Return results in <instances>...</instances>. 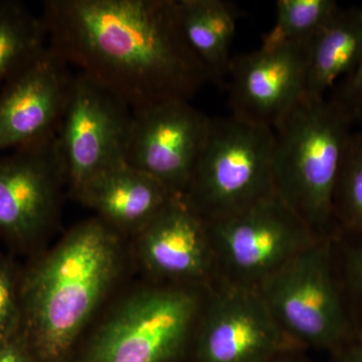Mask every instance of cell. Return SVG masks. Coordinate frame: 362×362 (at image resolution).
I'll list each match as a JSON object with an SVG mask.
<instances>
[{
    "instance_id": "cell-21",
    "label": "cell",
    "mask_w": 362,
    "mask_h": 362,
    "mask_svg": "<svg viewBox=\"0 0 362 362\" xmlns=\"http://www.w3.org/2000/svg\"><path fill=\"white\" fill-rule=\"evenodd\" d=\"M333 214L338 230L362 233V126L352 131L345 149L333 195Z\"/></svg>"
},
{
    "instance_id": "cell-11",
    "label": "cell",
    "mask_w": 362,
    "mask_h": 362,
    "mask_svg": "<svg viewBox=\"0 0 362 362\" xmlns=\"http://www.w3.org/2000/svg\"><path fill=\"white\" fill-rule=\"evenodd\" d=\"M309 42L261 45L233 57L228 76L230 116L275 129L304 98Z\"/></svg>"
},
{
    "instance_id": "cell-6",
    "label": "cell",
    "mask_w": 362,
    "mask_h": 362,
    "mask_svg": "<svg viewBox=\"0 0 362 362\" xmlns=\"http://www.w3.org/2000/svg\"><path fill=\"white\" fill-rule=\"evenodd\" d=\"M257 289L279 326L307 351L330 354L354 334L335 275L331 238L312 243Z\"/></svg>"
},
{
    "instance_id": "cell-25",
    "label": "cell",
    "mask_w": 362,
    "mask_h": 362,
    "mask_svg": "<svg viewBox=\"0 0 362 362\" xmlns=\"http://www.w3.org/2000/svg\"><path fill=\"white\" fill-rule=\"evenodd\" d=\"M0 362H28V356L21 344L11 338L0 343Z\"/></svg>"
},
{
    "instance_id": "cell-3",
    "label": "cell",
    "mask_w": 362,
    "mask_h": 362,
    "mask_svg": "<svg viewBox=\"0 0 362 362\" xmlns=\"http://www.w3.org/2000/svg\"><path fill=\"white\" fill-rule=\"evenodd\" d=\"M354 124L329 97L303 98L273 130L275 192L319 239L338 230L333 195Z\"/></svg>"
},
{
    "instance_id": "cell-20",
    "label": "cell",
    "mask_w": 362,
    "mask_h": 362,
    "mask_svg": "<svg viewBox=\"0 0 362 362\" xmlns=\"http://www.w3.org/2000/svg\"><path fill=\"white\" fill-rule=\"evenodd\" d=\"M331 250L352 332L362 335V233L338 230L331 238Z\"/></svg>"
},
{
    "instance_id": "cell-9",
    "label": "cell",
    "mask_w": 362,
    "mask_h": 362,
    "mask_svg": "<svg viewBox=\"0 0 362 362\" xmlns=\"http://www.w3.org/2000/svg\"><path fill=\"white\" fill-rule=\"evenodd\" d=\"M192 343L197 362H264L303 349L279 326L257 288L223 280L207 290Z\"/></svg>"
},
{
    "instance_id": "cell-16",
    "label": "cell",
    "mask_w": 362,
    "mask_h": 362,
    "mask_svg": "<svg viewBox=\"0 0 362 362\" xmlns=\"http://www.w3.org/2000/svg\"><path fill=\"white\" fill-rule=\"evenodd\" d=\"M361 56L362 7L339 8L309 42L304 98H325L352 73Z\"/></svg>"
},
{
    "instance_id": "cell-2",
    "label": "cell",
    "mask_w": 362,
    "mask_h": 362,
    "mask_svg": "<svg viewBox=\"0 0 362 362\" xmlns=\"http://www.w3.org/2000/svg\"><path fill=\"white\" fill-rule=\"evenodd\" d=\"M120 246L119 232L90 218L74 226L30 272L23 305L40 358L56 362L66 356L115 282Z\"/></svg>"
},
{
    "instance_id": "cell-24",
    "label": "cell",
    "mask_w": 362,
    "mask_h": 362,
    "mask_svg": "<svg viewBox=\"0 0 362 362\" xmlns=\"http://www.w3.org/2000/svg\"><path fill=\"white\" fill-rule=\"evenodd\" d=\"M329 356V362H362V335L354 333Z\"/></svg>"
},
{
    "instance_id": "cell-19",
    "label": "cell",
    "mask_w": 362,
    "mask_h": 362,
    "mask_svg": "<svg viewBox=\"0 0 362 362\" xmlns=\"http://www.w3.org/2000/svg\"><path fill=\"white\" fill-rule=\"evenodd\" d=\"M334 0H279L275 25L263 37V47L310 42L339 11Z\"/></svg>"
},
{
    "instance_id": "cell-12",
    "label": "cell",
    "mask_w": 362,
    "mask_h": 362,
    "mask_svg": "<svg viewBox=\"0 0 362 362\" xmlns=\"http://www.w3.org/2000/svg\"><path fill=\"white\" fill-rule=\"evenodd\" d=\"M47 45L0 90V152L42 144L56 137L73 76Z\"/></svg>"
},
{
    "instance_id": "cell-14",
    "label": "cell",
    "mask_w": 362,
    "mask_h": 362,
    "mask_svg": "<svg viewBox=\"0 0 362 362\" xmlns=\"http://www.w3.org/2000/svg\"><path fill=\"white\" fill-rule=\"evenodd\" d=\"M137 235L142 264L161 284L209 287L218 280L206 221L182 195Z\"/></svg>"
},
{
    "instance_id": "cell-13",
    "label": "cell",
    "mask_w": 362,
    "mask_h": 362,
    "mask_svg": "<svg viewBox=\"0 0 362 362\" xmlns=\"http://www.w3.org/2000/svg\"><path fill=\"white\" fill-rule=\"evenodd\" d=\"M64 183L56 137L0 158V230L23 242L44 235L58 218Z\"/></svg>"
},
{
    "instance_id": "cell-18",
    "label": "cell",
    "mask_w": 362,
    "mask_h": 362,
    "mask_svg": "<svg viewBox=\"0 0 362 362\" xmlns=\"http://www.w3.org/2000/svg\"><path fill=\"white\" fill-rule=\"evenodd\" d=\"M47 47L42 16L16 0H0V85Z\"/></svg>"
},
{
    "instance_id": "cell-1",
    "label": "cell",
    "mask_w": 362,
    "mask_h": 362,
    "mask_svg": "<svg viewBox=\"0 0 362 362\" xmlns=\"http://www.w3.org/2000/svg\"><path fill=\"white\" fill-rule=\"evenodd\" d=\"M47 45L133 111L190 101L209 82L177 0H47Z\"/></svg>"
},
{
    "instance_id": "cell-4",
    "label": "cell",
    "mask_w": 362,
    "mask_h": 362,
    "mask_svg": "<svg viewBox=\"0 0 362 362\" xmlns=\"http://www.w3.org/2000/svg\"><path fill=\"white\" fill-rule=\"evenodd\" d=\"M274 131L232 116L211 118L204 150L182 195L204 221L220 220L275 192Z\"/></svg>"
},
{
    "instance_id": "cell-5",
    "label": "cell",
    "mask_w": 362,
    "mask_h": 362,
    "mask_svg": "<svg viewBox=\"0 0 362 362\" xmlns=\"http://www.w3.org/2000/svg\"><path fill=\"white\" fill-rule=\"evenodd\" d=\"M209 287L161 284L126 300L101 326L85 362H171L192 342Z\"/></svg>"
},
{
    "instance_id": "cell-17",
    "label": "cell",
    "mask_w": 362,
    "mask_h": 362,
    "mask_svg": "<svg viewBox=\"0 0 362 362\" xmlns=\"http://www.w3.org/2000/svg\"><path fill=\"white\" fill-rule=\"evenodd\" d=\"M183 33L190 49L206 69L209 81H228L230 47L237 30L235 6L225 0H177Z\"/></svg>"
},
{
    "instance_id": "cell-23",
    "label": "cell",
    "mask_w": 362,
    "mask_h": 362,
    "mask_svg": "<svg viewBox=\"0 0 362 362\" xmlns=\"http://www.w3.org/2000/svg\"><path fill=\"white\" fill-rule=\"evenodd\" d=\"M20 309L11 274L0 264V343L11 339L20 322Z\"/></svg>"
},
{
    "instance_id": "cell-7",
    "label": "cell",
    "mask_w": 362,
    "mask_h": 362,
    "mask_svg": "<svg viewBox=\"0 0 362 362\" xmlns=\"http://www.w3.org/2000/svg\"><path fill=\"white\" fill-rule=\"evenodd\" d=\"M206 226L218 280L244 287L258 288L319 240L276 192L238 213L206 221Z\"/></svg>"
},
{
    "instance_id": "cell-22",
    "label": "cell",
    "mask_w": 362,
    "mask_h": 362,
    "mask_svg": "<svg viewBox=\"0 0 362 362\" xmlns=\"http://www.w3.org/2000/svg\"><path fill=\"white\" fill-rule=\"evenodd\" d=\"M329 98L342 107L354 123L362 126V56L352 73L333 88Z\"/></svg>"
},
{
    "instance_id": "cell-15",
    "label": "cell",
    "mask_w": 362,
    "mask_h": 362,
    "mask_svg": "<svg viewBox=\"0 0 362 362\" xmlns=\"http://www.w3.org/2000/svg\"><path fill=\"white\" fill-rule=\"evenodd\" d=\"M73 195L117 232L139 233L180 194L124 162L90 178Z\"/></svg>"
},
{
    "instance_id": "cell-10",
    "label": "cell",
    "mask_w": 362,
    "mask_h": 362,
    "mask_svg": "<svg viewBox=\"0 0 362 362\" xmlns=\"http://www.w3.org/2000/svg\"><path fill=\"white\" fill-rule=\"evenodd\" d=\"M211 118L189 101L133 113L126 163L183 195L211 129Z\"/></svg>"
},
{
    "instance_id": "cell-8",
    "label": "cell",
    "mask_w": 362,
    "mask_h": 362,
    "mask_svg": "<svg viewBox=\"0 0 362 362\" xmlns=\"http://www.w3.org/2000/svg\"><path fill=\"white\" fill-rule=\"evenodd\" d=\"M133 111L120 98L82 73L73 76L56 135L71 194L107 169L124 163Z\"/></svg>"
},
{
    "instance_id": "cell-26",
    "label": "cell",
    "mask_w": 362,
    "mask_h": 362,
    "mask_svg": "<svg viewBox=\"0 0 362 362\" xmlns=\"http://www.w3.org/2000/svg\"><path fill=\"white\" fill-rule=\"evenodd\" d=\"M307 352L304 349L289 350L264 362H314L307 356Z\"/></svg>"
}]
</instances>
